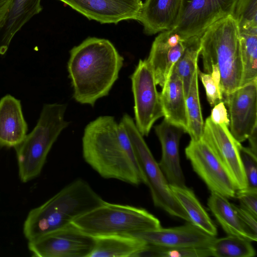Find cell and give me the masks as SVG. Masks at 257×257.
I'll return each mask as SVG.
<instances>
[{
  "mask_svg": "<svg viewBox=\"0 0 257 257\" xmlns=\"http://www.w3.org/2000/svg\"><path fill=\"white\" fill-rule=\"evenodd\" d=\"M82 147L85 161L102 178L135 186L146 184L128 135L113 116L102 115L89 122Z\"/></svg>",
  "mask_w": 257,
  "mask_h": 257,
  "instance_id": "cell-1",
  "label": "cell"
},
{
  "mask_svg": "<svg viewBox=\"0 0 257 257\" xmlns=\"http://www.w3.org/2000/svg\"><path fill=\"white\" fill-rule=\"evenodd\" d=\"M123 64V57L107 39L89 37L74 47L67 70L74 100L93 106L108 94Z\"/></svg>",
  "mask_w": 257,
  "mask_h": 257,
  "instance_id": "cell-2",
  "label": "cell"
},
{
  "mask_svg": "<svg viewBox=\"0 0 257 257\" xmlns=\"http://www.w3.org/2000/svg\"><path fill=\"white\" fill-rule=\"evenodd\" d=\"M106 201L85 180L78 178L41 205L32 209L23 225L29 241L71 224Z\"/></svg>",
  "mask_w": 257,
  "mask_h": 257,
  "instance_id": "cell-3",
  "label": "cell"
},
{
  "mask_svg": "<svg viewBox=\"0 0 257 257\" xmlns=\"http://www.w3.org/2000/svg\"><path fill=\"white\" fill-rule=\"evenodd\" d=\"M204 72L212 65L220 72L223 98L240 86L242 75L239 33L232 15L210 26L200 37V52Z\"/></svg>",
  "mask_w": 257,
  "mask_h": 257,
  "instance_id": "cell-4",
  "label": "cell"
},
{
  "mask_svg": "<svg viewBox=\"0 0 257 257\" xmlns=\"http://www.w3.org/2000/svg\"><path fill=\"white\" fill-rule=\"evenodd\" d=\"M67 107L66 103L45 104L35 127L15 148L22 182H27L41 173L53 145L70 124L65 119Z\"/></svg>",
  "mask_w": 257,
  "mask_h": 257,
  "instance_id": "cell-5",
  "label": "cell"
},
{
  "mask_svg": "<svg viewBox=\"0 0 257 257\" xmlns=\"http://www.w3.org/2000/svg\"><path fill=\"white\" fill-rule=\"evenodd\" d=\"M71 224L94 237L132 235L161 227L159 220L144 208L107 202L76 218Z\"/></svg>",
  "mask_w": 257,
  "mask_h": 257,
  "instance_id": "cell-6",
  "label": "cell"
},
{
  "mask_svg": "<svg viewBox=\"0 0 257 257\" xmlns=\"http://www.w3.org/2000/svg\"><path fill=\"white\" fill-rule=\"evenodd\" d=\"M132 142L135 153L149 187L155 206L172 216L191 223L187 214L174 196L158 163L140 133L133 118L124 114L120 120Z\"/></svg>",
  "mask_w": 257,
  "mask_h": 257,
  "instance_id": "cell-7",
  "label": "cell"
},
{
  "mask_svg": "<svg viewBox=\"0 0 257 257\" xmlns=\"http://www.w3.org/2000/svg\"><path fill=\"white\" fill-rule=\"evenodd\" d=\"M130 78L135 123L141 135L148 136L155 121L163 116V112L154 73L147 59L139 60Z\"/></svg>",
  "mask_w": 257,
  "mask_h": 257,
  "instance_id": "cell-8",
  "label": "cell"
},
{
  "mask_svg": "<svg viewBox=\"0 0 257 257\" xmlns=\"http://www.w3.org/2000/svg\"><path fill=\"white\" fill-rule=\"evenodd\" d=\"M238 0H181L172 29L186 38L201 37L216 21L233 15Z\"/></svg>",
  "mask_w": 257,
  "mask_h": 257,
  "instance_id": "cell-9",
  "label": "cell"
},
{
  "mask_svg": "<svg viewBox=\"0 0 257 257\" xmlns=\"http://www.w3.org/2000/svg\"><path fill=\"white\" fill-rule=\"evenodd\" d=\"M185 153L194 171L211 192L219 194L227 198L235 197L236 189L230 174L203 140H191Z\"/></svg>",
  "mask_w": 257,
  "mask_h": 257,
  "instance_id": "cell-10",
  "label": "cell"
},
{
  "mask_svg": "<svg viewBox=\"0 0 257 257\" xmlns=\"http://www.w3.org/2000/svg\"><path fill=\"white\" fill-rule=\"evenodd\" d=\"M95 238L71 224L28 241L33 255L38 257H88Z\"/></svg>",
  "mask_w": 257,
  "mask_h": 257,
  "instance_id": "cell-11",
  "label": "cell"
},
{
  "mask_svg": "<svg viewBox=\"0 0 257 257\" xmlns=\"http://www.w3.org/2000/svg\"><path fill=\"white\" fill-rule=\"evenodd\" d=\"M201 138L209 146L225 166L236 190L246 188L247 183L239 152L240 143L233 137L228 127L214 123L209 116L204 122Z\"/></svg>",
  "mask_w": 257,
  "mask_h": 257,
  "instance_id": "cell-12",
  "label": "cell"
},
{
  "mask_svg": "<svg viewBox=\"0 0 257 257\" xmlns=\"http://www.w3.org/2000/svg\"><path fill=\"white\" fill-rule=\"evenodd\" d=\"M229 113V131L241 143L257 127V80L223 97Z\"/></svg>",
  "mask_w": 257,
  "mask_h": 257,
  "instance_id": "cell-13",
  "label": "cell"
},
{
  "mask_svg": "<svg viewBox=\"0 0 257 257\" xmlns=\"http://www.w3.org/2000/svg\"><path fill=\"white\" fill-rule=\"evenodd\" d=\"M89 20L101 24H117L122 21H138L142 0H58Z\"/></svg>",
  "mask_w": 257,
  "mask_h": 257,
  "instance_id": "cell-14",
  "label": "cell"
},
{
  "mask_svg": "<svg viewBox=\"0 0 257 257\" xmlns=\"http://www.w3.org/2000/svg\"><path fill=\"white\" fill-rule=\"evenodd\" d=\"M189 39L173 29L161 32L155 38L147 59L152 68L157 85L163 87L184 52Z\"/></svg>",
  "mask_w": 257,
  "mask_h": 257,
  "instance_id": "cell-15",
  "label": "cell"
},
{
  "mask_svg": "<svg viewBox=\"0 0 257 257\" xmlns=\"http://www.w3.org/2000/svg\"><path fill=\"white\" fill-rule=\"evenodd\" d=\"M132 235L148 243L171 247L209 248L216 238L190 222L173 227H161Z\"/></svg>",
  "mask_w": 257,
  "mask_h": 257,
  "instance_id": "cell-16",
  "label": "cell"
},
{
  "mask_svg": "<svg viewBox=\"0 0 257 257\" xmlns=\"http://www.w3.org/2000/svg\"><path fill=\"white\" fill-rule=\"evenodd\" d=\"M162 147V157L158 163L170 185L185 186V177L181 167L179 143L186 133L181 127L173 124L165 119L155 127Z\"/></svg>",
  "mask_w": 257,
  "mask_h": 257,
  "instance_id": "cell-17",
  "label": "cell"
},
{
  "mask_svg": "<svg viewBox=\"0 0 257 257\" xmlns=\"http://www.w3.org/2000/svg\"><path fill=\"white\" fill-rule=\"evenodd\" d=\"M27 130L20 101L9 94L3 97L0 100V146L15 148L24 140Z\"/></svg>",
  "mask_w": 257,
  "mask_h": 257,
  "instance_id": "cell-18",
  "label": "cell"
},
{
  "mask_svg": "<svg viewBox=\"0 0 257 257\" xmlns=\"http://www.w3.org/2000/svg\"><path fill=\"white\" fill-rule=\"evenodd\" d=\"M181 0H145L138 21L147 35L173 28L180 8Z\"/></svg>",
  "mask_w": 257,
  "mask_h": 257,
  "instance_id": "cell-19",
  "label": "cell"
},
{
  "mask_svg": "<svg viewBox=\"0 0 257 257\" xmlns=\"http://www.w3.org/2000/svg\"><path fill=\"white\" fill-rule=\"evenodd\" d=\"M160 94L164 119L187 133L186 95L181 79L173 70Z\"/></svg>",
  "mask_w": 257,
  "mask_h": 257,
  "instance_id": "cell-20",
  "label": "cell"
},
{
  "mask_svg": "<svg viewBox=\"0 0 257 257\" xmlns=\"http://www.w3.org/2000/svg\"><path fill=\"white\" fill-rule=\"evenodd\" d=\"M41 0H11L7 14L0 26V54L8 50L15 34L42 10Z\"/></svg>",
  "mask_w": 257,
  "mask_h": 257,
  "instance_id": "cell-21",
  "label": "cell"
},
{
  "mask_svg": "<svg viewBox=\"0 0 257 257\" xmlns=\"http://www.w3.org/2000/svg\"><path fill=\"white\" fill-rule=\"evenodd\" d=\"M227 199L211 192L208 199V206L218 222L228 235L240 237L251 242L256 241L257 235L243 224Z\"/></svg>",
  "mask_w": 257,
  "mask_h": 257,
  "instance_id": "cell-22",
  "label": "cell"
},
{
  "mask_svg": "<svg viewBox=\"0 0 257 257\" xmlns=\"http://www.w3.org/2000/svg\"><path fill=\"white\" fill-rule=\"evenodd\" d=\"M88 257H134L147 243L132 235H110L95 237Z\"/></svg>",
  "mask_w": 257,
  "mask_h": 257,
  "instance_id": "cell-23",
  "label": "cell"
},
{
  "mask_svg": "<svg viewBox=\"0 0 257 257\" xmlns=\"http://www.w3.org/2000/svg\"><path fill=\"white\" fill-rule=\"evenodd\" d=\"M174 196L190 219L191 223L212 236L217 230L194 192L185 186L170 185Z\"/></svg>",
  "mask_w": 257,
  "mask_h": 257,
  "instance_id": "cell-24",
  "label": "cell"
},
{
  "mask_svg": "<svg viewBox=\"0 0 257 257\" xmlns=\"http://www.w3.org/2000/svg\"><path fill=\"white\" fill-rule=\"evenodd\" d=\"M239 33L242 64L241 86L257 80V28Z\"/></svg>",
  "mask_w": 257,
  "mask_h": 257,
  "instance_id": "cell-25",
  "label": "cell"
},
{
  "mask_svg": "<svg viewBox=\"0 0 257 257\" xmlns=\"http://www.w3.org/2000/svg\"><path fill=\"white\" fill-rule=\"evenodd\" d=\"M198 68L195 71L188 92L186 96V107L188 121L187 133L191 140L201 139L204 122L202 117L199 99Z\"/></svg>",
  "mask_w": 257,
  "mask_h": 257,
  "instance_id": "cell-26",
  "label": "cell"
},
{
  "mask_svg": "<svg viewBox=\"0 0 257 257\" xmlns=\"http://www.w3.org/2000/svg\"><path fill=\"white\" fill-rule=\"evenodd\" d=\"M200 52V37L189 38L187 46L175 64L173 71L181 79L186 96L194 74L198 68V59Z\"/></svg>",
  "mask_w": 257,
  "mask_h": 257,
  "instance_id": "cell-27",
  "label": "cell"
},
{
  "mask_svg": "<svg viewBox=\"0 0 257 257\" xmlns=\"http://www.w3.org/2000/svg\"><path fill=\"white\" fill-rule=\"evenodd\" d=\"M209 248L215 257H253L256 254L251 241L233 235L215 238Z\"/></svg>",
  "mask_w": 257,
  "mask_h": 257,
  "instance_id": "cell-28",
  "label": "cell"
},
{
  "mask_svg": "<svg viewBox=\"0 0 257 257\" xmlns=\"http://www.w3.org/2000/svg\"><path fill=\"white\" fill-rule=\"evenodd\" d=\"M209 257L212 256L209 248L171 247L148 243L134 257Z\"/></svg>",
  "mask_w": 257,
  "mask_h": 257,
  "instance_id": "cell-29",
  "label": "cell"
},
{
  "mask_svg": "<svg viewBox=\"0 0 257 257\" xmlns=\"http://www.w3.org/2000/svg\"><path fill=\"white\" fill-rule=\"evenodd\" d=\"M232 16L239 31L257 28V0H238Z\"/></svg>",
  "mask_w": 257,
  "mask_h": 257,
  "instance_id": "cell-30",
  "label": "cell"
},
{
  "mask_svg": "<svg viewBox=\"0 0 257 257\" xmlns=\"http://www.w3.org/2000/svg\"><path fill=\"white\" fill-rule=\"evenodd\" d=\"M239 152L247 187L257 188V156L249 148L239 144Z\"/></svg>",
  "mask_w": 257,
  "mask_h": 257,
  "instance_id": "cell-31",
  "label": "cell"
},
{
  "mask_svg": "<svg viewBox=\"0 0 257 257\" xmlns=\"http://www.w3.org/2000/svg\"><path fill=\"white\" fill-rule=\"evenodd\" d=\"M199 77L206 91L207 99L211 106L223 101V96L210 74L198 70Z\"/></svg>",
  "mask_w": 257,
  "mask_h": 257,
  "instance_id": "cell-32",
  "label": "cell"
},
{
  "mask_svg": "<svg viewBox=\"0 0 257 257\" xmlns=\"http://www.w3.org/2000/svg\"><path fill=\"white\" fill-rule=\"evenodd\" d=\"M240 202V205L257 216V188L247 187L236 190L235 196Z\"/></svg>",
  "mask_w": 257,
  "mask_h": 257,
  "instance_id": "cell-33",
  "label": "cell"
},
{
  "mask_svg": "<svg viewBox=\"0 0 257 257\" xmlns=\"http://www.w3.org/2000/svg\"><path fill=\"white\" fill-rule=\"evenodd\" d=\"M232 206L243 224L253 233L257 235V216L241 205L232 204Z\"/></svg>",
  "mask_w": 257,
  "mask_h": 257,
  "instance_id": "cell-34",
  "label": "cell"
},
{
  "mask_svg": "<svg viewBox=\"0 0 257 257\" xmlns=\"http://www.w3.org/2000/svg\"><path fill=\"white\" fill-rule=\"evenodd\" d=\"M213 106L209 116L211 120L216 124H223L229 127V119L224 102L221 101Z\"/></svg>",
  "mask_w": 257,
  "mask_h": 257,
  "instance_id": "cell-35",
  "label": "cell"
},
{
  "mask_svg": "<svg viewBox=\"0 0 257 257\" xmlns=\"http://www.w3.org/2000/svg\"><path fill=\"white\" fill-rule=\"evenodd\" d=\"M11 2V0H0V26L7 14Z\"/></svg>",
  "mask_w": 257,
  "mask_h": 257,
  "instance_id": "cell-36",
  "label": "cell"
},
{
  "mask_svg": "<svg viewBox=\"0 0 257 257\" xmlns=\"http://www.w3.org/2000/svg\"><path fill=\"white\" fill-rule=\"evenodd\" d=\"M257 127L248 136L247 140L249 141L250 147L252 151L256 155L257 153Z\"/></svg>",
  "mask_w": 257,
  "mask_h": 257,
  "instance_id": "cell-37",
  "label": "cell"
}]
</instances>
